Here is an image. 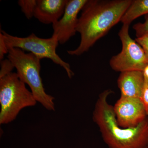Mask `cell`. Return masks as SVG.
<instances>
[{
    "mask_svg": "<svg viewBox=\"0 0 148 148\" xmlns=\"http://www.w3.org/2000/svg\"><path fill=\"white\" fill-rule=\"evenodd\" d=\"M112 92L106 90L99 95L92 116L104 142L109 148H148V117L135 127H121L108 101Z\"/></svg>",
    "mask_w": 148,
    "mask_h": 148,
    "instance_id": "2",
    "label": "cell"
},
{
    "mask_svg": "<svg viewBox=\"0 0 148 148\" xmlns=\"http://www.w3.org/2000/svg\"><path fill=\"white\" fill-rule=\"evenodd\" d=\"M132 0H90L82 9L79 18L77 32L80 42L74 50L67 51L72 56L87 52L95 43L121 21Z\"/></svg>",
    "mask_w": 148,
    "mask_h": 148,
    "instance_id": "1",
    "label": "cell"
},
{
    "mask_svg": "<svg viewBox=\"0 0 148 148\" xmlns=\"http://www.w3.org/2000/svg\"><path fill=\"white\" fill-rule=\"evenodd\" d=\"M113 109L119 125L123 128L136 127L147 116L143 102L139 98L121 96Z\"/></svg>",
    "mask_w": 148,
    "mask_h": 148,
    "instance_id": "7",
    "label": "cell"
},
{
    "mask_svg": "<svg viewBox=\"0 0 148 148\" xmlns=\"http://www.w3.org/2000/svg\"><path fill=\"white\" fill-rule=\"evenodd\" d=\"M135 41L143 47L145 50H148V33L142 36L137 38Z\"/></svg>",
    "mask_w": 148,
    "mask_h": 148,
    "instance_id": "17",
    "label": "cell"
},
{
    "mask_svg": "<svg viewBox=\"0 0 148 148\" xmlns=\"http://www.w3.org/2000/svg\"><path fill=\"white\" fill-rule=\"evenodd\" d=\"M8 59L16 70L19 79L29 85L37 102L49 111L55 110L53 96L45 92L40 76V59L17 48L8 49Z\"/></svg>",
    "mask_w": 148,
    "mask_h": 148,
    "instance_id": "3",
    "label": "cell"
},
{
    "mask_svg": "<svg viewBox=\"0 0 148 148\" xmlns=\"http://www.w3.org/2000/svg\"><path fill=\"white\" fill-rule=\"evenodd\" d=\"M8 53V49L7 47L2 34L0 33V59H3L4 56Z\"/></svg>",
    "mask_w": 148,
    "mask_h": 148,
    "instance_id": "16",
    "label": "cell"
},
{
    "mask_svg": "<svg viewBox=\"0 0 148 148\" xmlns=\"http://www.w3.org/2000/svg\"><path fill=\"white\" fill-rule=\"evenodd\" d=\"M0 33L8 49L17 48L32 53L40 60L48 58L62 67L69 78H72L74 75L70 64L64 61L56 53V49L59 43L56 37L51 36L49 38H42L32 33L28 36L22 38L12 36L2 30H1Z\"/></svg>",
    "mask_w": 148,
    "mask_h": 148,
    "instance_id": "5",
    "label": "cell"
},
{
    "mask_svg": "<svg viewBox=\"0 0 148 148\" xmlns=\"http://www.w3.org/2000/svg\"><path fill=\"white\" fill-rule=\"evenodd\" d=\"M37 0H19L18 5L26 18L30 19L34 17Z\"/></svg>",
    "mask_w": 148,
    "mask_h": 148,
    "instance_id": "12",
    "label": "cell"
},
{
    "mask_svg": "<svg viewBox=\"0 0 148 148\" xmlns=\"http://www.w3.org/2000/svg\"><path fill=\"white\" fill-rule=\"evenodd\" d=\"M129 25L123 24L119 33L122 48L120 53L110 61L112 69L117 72L144 71L148 66V56L143 47L130 36Z\"/></svg>",
    "mask_w": 148,
    "mask_h": 148,
    "instance_id": "6",
    "label": "cell"
},
{
    "mask_svg": "<svg viewBox=\"0 0 148 148\" xmlns=\"http://www.w3.org/2000/svg\"><path fill=\"white\" fill-rule=\"evenodd\" d=\"M37 102L16 73L0 78V124L13 121L22 109L36 106Z\"/></svg>",
    "mask_w": 148,
    "mask_h": 148,
    "instance_id": "4",
    "label": "cell"
},
{
    "mask_svg": "<svg viewBox=\"0 0 148 148\" xmlns=\"http://www.w3.org/2000/svg\"><path fill=\"white\" fill-rule=\"evenodd\" d=\"M145 81L144 73L129 71L121 73L117 80L121 97L141 98Z\"/></svg>",
    "mask_w": 148,
    "mask_h": 148,
    "instance_id": "10",
    "label": "cell"
},
{
    "mask_svg": "<svg viewBox=\"0 0 148 148\" xmlns=\"http://www.w3.org/2000/svg\"><path fill=\"white\" fill-rule=\"evenodd\" d=\"M143 73H144V75L148 77V66L144 69Z\"/></svg>",
    "mask_w": 148,
    "mask_h": 148,
    "instance_id": "18",
    "label": "cell"
},
{
    "mask_svg": "<svg viewBox=\"0 0 148 148\" xmlns=\"http://www.w3.org/2000/svg\"><path fill=\"white\" fill-rule=\"evenodd\" d=\"M145 51L146 53H147V55L148 56V50H145Z\"/></svg>",
    "mask_w": 148,
    "mask_h": 148,
    "instance_id": "19",
    "label": "cell"
},
{
    "mask_svg": "<svg viewBox=\"0 0 148 148\" xmlns=\"http://www.w3.org/2000/svg\"><path fill=\"white\" fill-rule=\"evenodd\" d=\"M1 66L0 78L12 73L14 68L13 64L8 59L1 61Z\"/></svg>",
    "mask_w": 148,
    "mask_h": 148,
    "instance_id": "14",
    "label": "cell"
},
{
    "mask_svg": "<svg viewBox=\"0 0 148 148\" xmlns=\"http://www.w3.org/2000/svg\"><path fill=\"white\" fill-rule=\"evenodd\" d=\"M69 0H37L34 17L42 24H53L64 14Z\"/></svg>",
    "mask_w": 148,
    "mask_h": 148,
    "instance_id": "9",
    "label": "cell"
},
{
    "mask_svg": "<svg viewBox=\"0 0 148 148\" xmlns=\"http://www.w3.org/2000/svg\"><path fill=\"white\" fill-rule=\"evenodd\" d=\"M144 23H138L133 26L137 38H139L148 33V14L145 15Z\"/></svg>",
    "mask_w": 148,
    "mask_h": 148,
    "instance_id": "13",
    "label": "cell"
},
{
    "mask_svg": "<svg viewBox=\"0 0 148 148\" xmlns=\"http://www.w3.org/2000/svg\"><path fill=\"white\" fill-rule=\"evenodd\" d=\"M147 14H148V0H134L132 1L120 21L123 24L130 25L136 18Z\"/></svg>",
    "mask_w": 148,
    "mask_h": 148,
    "instance_id": "11",
    "label": "cell"
},
{
    "mask_svg": "<svg viewBox=\"0 0 148 148\" xmlns=\"http://www.w3.org/2000/svg\"><path fill=\"white\" fill-rule=\"evenodd\" d=\"M88 0H69L64 14L58 21L52 24L53 36L59 44L66 43L77 32L79 18L77 16Z\"/></svg>",
    "mask_w": 148,
    "mask_h": 148,
    "instance_id": "8",
    "label": "cell"
},
{
    "mask_svg": "<svg viewBox=\"0 0 148 148\" xmlns=\"http://www.w3.org/2000/svg\"><path fill=\"white\" fill-rule=\"evenodd\" d=\"M145 76V75H144ZM140 99L143 102L145 109L146 114L148 116V77L145 76V81L143 91Z\"/></svg>",
    "mask_w": 148,
    "mask_h": 148,
    "instance_id": "15",
    "label": "cell"
}]
</instances>
